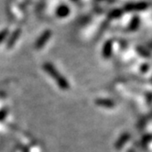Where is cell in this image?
I'll return each mask as SVG.
<instances>
[{
    "mask_svg": "<svg viewBox=\"0 0 152 152\" xmlns=\"http://www.w3.org/2000/svg\"><path fill=\"white\" fill-rule=\"evenodd\" d=\"M97 105H100L103 107H107V108H110L114 106V103L108 99H98L96 101Z\"/></svg>",
    "mask_w": 152,
    "mask_h": 152,
    "instance_id": "obj_7",
    "label": "cell"
},
{
    "mask_svg": "<svg viewBox=\"0 0 152 152\" xmlns=\"http://www.w3.org/2000/svg\"><path fill=\"white\" fill-rule=\"evenodd\" d=\"M56 14L59 18H66L70 14V7L66 5H61L58 7Z\"/></svg>",
    "mask_w": 152,
    "mask_h": 152,
    "instance_id": "obj_6",
    "label": "cell"
},
{
    "mask_svg": "<svg viewBox=\"0 0 152 152\" xmlns=\"http://www.w3.org/2000/svg\"><path fill=\"white\" fill-rule=\"evenodd\" d=\"M148 3L147 2H137V3H128L124 7V9L128 12L134 11H144L148 7Z\"/></svg>",
    "mask_w": 152,
    "mask_h": 152,
    "instance_id": "obj_2",
    "label": "cell"
},
{
    "mask_svg": "<svg viewBox=\"0 0 152 152\" xmlns=\"http://www.w3.org/2000/svg\"><path fill=\"white\" fill-rule=\"evenodd\" d=\"M6 115H7L6 111H0V120H3L6 116Z\"/></svg>",
    "mask_w": 152,
    "mask_h": 152,
    "instance_id": "obj_12",
    "label": "cell"
},
{
    "mask_svg": "<svg viewBox=\"0 0 152 152\" xmlns=\"http://www.w3.org/2000/svg\"><path fill=\"white\" fill-rule=\"evenodd\" d=\"M43 68L44 70L50 75V77L53 78L56 81L57 84L60 86V87L63 90H67L68 88H70V85L67 82V80L65 79L63 76L58 72V70L53 66V65L50 62H46L43 65Z\"/></svg>",
    "mask_w": 152,
    "mask_h": 152,
    "instance_id": "obj_1",
    "label": "cell"
},
{
    "mask_svg": "<svg viewBox=\"0 0 152 152\" xmlns=\"http://www.w3.org/2000/svg\"><path fill=\"white\" fill-rule=\"evenodd\" d=\"M51 36V31L50 29H46L43 33L39 36V38L36 40L35 43V48L36 49H41L44 47V45L48 42Z\"/></svg>",
    "mask_w": 152,
    "mask_h": 152,
    "instance_id": "obj_3",
    "label": "cell"
},
{
    "mask_svg": "<svg viewBox=\"0 0 152 152\" xmlns=\"http://www.w3.org/2000/svg\"><path fill=\"white\" fill-rule=\"evenodd\" d=\"M21 34V29L20 28H17L15 31H13V33L10 35L8 40H7V49H10V48H12L14 45H15V43L17 42V40L18 39L19 36Z\"/></svg>",
    "mask_w": 152,
    "mask_h": 152,
    "instance_id": "obj_4",
    "label": "cell"
},
{
    "mask_svg": "<svg viewBox=\"0 0 152 152\" xmlns=\"http://www.w3.org/2000/svg\"><path fill=\"white\" fill-rule=\"evenodd\" d=\"M72 1H76V0H72Z\"/></svg>",
    "mask_w": 152,
    "mask_h": 152,
    "instance_id": "obj_13",
    "label": "cell"
},
{
    "mask_svg": "<svg viewBox=\"0 0 152 152\" xmlns=\"http://www.w3.org/2000/svg\"><path fill=\"white\" fill-rule=\"evenodd\" d=\"M139 23H140V20L137 17H135L132 18L131 22H130V25H129V29L130 30H135L138 28L139 26Z\"/></svg>",
    "mask_w": 152,
    "mask_h": 152,
    "instance_id": "obj_8",
    "label": "cell"
},
{
    "mask_svg": "<svg viewBox=\"0 0 152 152\" xmlns=\"http://www.w3.org/2000/svg\"><path fill=\"white\" fill-rule=\"evenodd\" d=\"M122 15V10L120 9H114L112 10V11L109 13V15H108V17H109L110 18H119Z\"/></svg>",
    "mask_w": 152,
    "mask_h": 152,
    "instance_id": "obj_9",
    "label": "cell"
},
{
    "mask_svg": "<svg viewBox=\"0 0 152 152\" xmlns=\"http://www.w3.org/2000/svg\"><path fill=\"white\" fill-rule=\"evenodd\" d=\"M112 48H113V44L111 40H107L104 45L103 47V56L104 58H109L112 54Z\"/></svg>",
    "mask_w": 152,
    "mask_h": 152,
    "instance_id": "obj_5",
    "label": "cell"
},
{
    "mask_svg": "<svg viewBox=\"0 0 152 152\" xmlns=\"http://www.w3.org/2000/svg\"><path fill=\"white\" fill-rule=\"evenodd\" d=\"M7 35H8V29L7 28H5V29L0 31V43H1L3 40H5V39L7 37Z\"/></svg>",
    "mask_w": 152,
    "mask_h": 152,
    "instance_id": "obj_10",
    "label": "cell"
},
{
    "mask_svg": "<svg viewBox=\"0 0 152 152\" xmlns=\"http://www.w3.org/2000/svg\"><path fill=\"white\" fill-rule=\"evenodd\" d=\"M128 137H129V136H128V135H124V136L121 137V142H118V145H117V147H119V146L121 147V146H122V145L125 143V141H126V140Z\"/></svg>",
    "mask_w": 152,
    "mask_h": 152,
    "instance_id": "obj_11",
    "label": "cell"
}]
</instances>
